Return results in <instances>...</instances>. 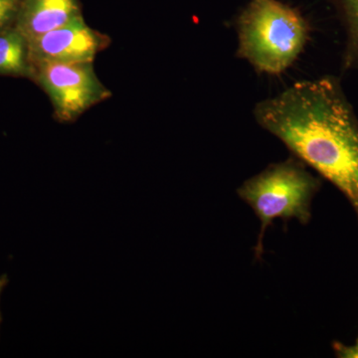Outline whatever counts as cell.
<instances>
[{
    "mask_svg": "<svg viewBox=\"0 0 358 358\" xmlns=\"http://www.w3.org/2000/svg\"><path fill=\"white\" fill-rule=\"evenodd\" d=\"M355 348H358V339H357V345H355Z\"/></svg>",
    "mask_w": 358,
    "mask_h": 358,
    "instance_id": "obj_11",
    "label": "cell"
},
{
    "mask_svg": "<svg viewBox=\"0 0 358 358\" xmlns=\"http://www.w3.org/2000/svg\"><path fill=\"white\" fill-rule=\"evenodd\" d=\"M257 124L331 181L358 217V120L338 80L296 82L257 103Z\"/></svg>",
    "mask_w": 358,
    "mask_h": 358,
    "instance_id": "obj_1",
    "label": "cell"
},
{
    "mask_svg": "<svg viewBox=\"0 0 358 358\" xmlns=\"http://www.w3.org/2000/svg\"><path fill=\"white\" fill-rule=\"evenodd\" d=\"M9 279L8 275L6 274H3L0 275V301H1V294L3 289L6 288L7 285H8ZM2 322V315L1 310H0V324Z\"/></svg>",
    "mask_w": 358,
    "mask_h": 358,
    "instance_id": "obj_10",
    "label": "cell"
},
{
    "mask_svg": "<svg viewBox=\"0 0 358 358\" xmlns=\"http://www.w3.org/2000/svg\"><path fill=\"white\" fill-rule=\"evenodd\" d=\"M32 81L50 99L60 122H73L94 106L108 100L112 93L100 81L93 62H32Z\"/></svg>",
    "mask_w": 358,
    "mask_h": 358,
    "instance_id": "obj_4",
    "label": "cell"
},
{
    "mask_svg": "<svg viewBox=\"0 0 358 358\" xmlns=\"http://www.w3.org/2000/svg\"><path fill=\"white\" fill-rule=\"evenodd\" d=\"M22 0H0V33L16 27Z\"/></svg>",
    "mask_w": 358,
    "mask_h": 358,
    "instance_id": "obj_9",
    "label": "cell"
},
{
    "mask_svg": "<svg viewBox=\"0 0 358 358\" xmlns=\"http://www.w3.org/2000/svg\"><path fill=\"white\" fill-rule=\"evenodd\" d=\"M80 16H83L81 0H22L16 28L30 40Z\"/></svg>",
    "mask_w": 358,
    "mask_h": 358,
    "instance_id": "obj_6",
    "label": "cell"
},
{
    "mask_svg": "<svg viewBox=\"0 0 358 358\" xmlns=\"http://www.w3.org/2000/svg\"><path fill=\"white\" fill-rule=\"evenodd\" d=\"M320 180L313 176L298 157L268 164L264 171L247 179L237 189L238 196L248 204L260 220V233L254 252L256 260L264 254V235L275 219H296L307 225L312 219V201L319 192Z\"/></svg>",
    "mask_w": 358,
    "mask_h": 358,
    "instance_id": "obj_3",
    "label": "cell"
},
{
    "mask_svg": "<svg viewBox=\"0 0 358 358\" xmlns=\"http://www.w3.org/2000/svg\"><path fill=\"white\" fill-rule=\"evenodd\" d=\"M32 62H94L110 43V37L85 22L83 16L57 29L28 40Z\"/></svg>",
    "mask_w": 358,
    "mask_h": 358,
    "instance_id": "obj_5",
    "label": "cell"
},
{
    "mask_svg": "<svg viewBox=\"0 0 358 358\" xmlns=\"http://www.w3.org/2000/svg\"><path fill=\"white\" fill-rule=\"evenodd\" d=\"M236 56L257 73L278 76L291 67L310 39L299 9L280 0H250L236 20Z\"/></svg>",
    "mask_w": 358,
    "mask_h": 358,
    "instance_id": "obj_2",
    "label": "cell"
},
{
    "mask_svg": "<svg viewBox=\"0 0 358 358\" xmlns=\"http://www.w3.org/2000/svg\"><path fill=\"white\" fill-rule=\"evenodd\" d=\"M350 35L348 60L358 62V0H339Z\"/></svg>",
    "mask_w": 358,
    "mask_h": 358,
    "instance_id": "obj_8",
    "label": "cell"
},
{
    "mask_svg": "<svg viewBox=\"0 0 358 358\" xmlns=\"http://www.w3.org/2000/svg\"><path fill=\"white\" fill-rule=\"evenodd\" d=\"M31 56L29 42L17 29L0 33V76L33 79Z\"/></svg>",
    "mask_w": 358,
    "mask_h": 358,
    "instance_id": "obj_7",
    "label": "cell"
}]
</instances>
